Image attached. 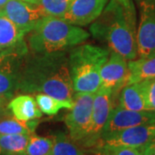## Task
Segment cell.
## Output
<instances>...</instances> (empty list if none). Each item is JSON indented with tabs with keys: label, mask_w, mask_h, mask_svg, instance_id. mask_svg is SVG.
Instances as JSON below:
<instances>
[{
	"label": "cell",
	"mask_w": 155,
	"mask_h": 155,
	"mask_svg": "<svg viewBox=\"0 0 155 155\" xmlns=\"http://www.w3.org/2000/svg\"><path fill=\"white\" fill-rule=\"evenodd\" d=\"M73 0H39L38 5L48 16L61 18Z\"/></svg>",
	"instance_id": "7402d4cb"
},
{
	"label": "cell",
	"mask_w": 155,
	"mask_h": 155,
	"mask_svg": "<svg viewBox=\"0 0 155 155\" xmlns=\"http://www.w3.org/2000/svg\"><path fill=\"white\" fill-rule=\"evenodd\" d=\"M143 155H155V150L152 149L148 147H146L143 152Z\"/></svg>",
	"instance_id": "4316f807"
},
{
	"label": "cell",
	"mask_w": 155,
	"mask_h": 155,
	"mask_svg": "<svg viewBox=\"0 0 155 155\" xmlns=\"http://www.w3.org/2000/svg\"><path fill=\"white\" fill-rule=\"evenodd\" d=\"M29 135L0 134V152L3 155H26Z\"/></svg>",
	"instance_id": "e0dca14e"
},
{
	"label": "cell",
	"mask_w": 155,
	"mask_h": 155,
	"mask_svg": "<svg viewBox=\"0 0 155 155\" xmlns=\"http://www.w3.org/2000/svg\"><path fill=\"white\" fill-rule=\"evenodd\" d=\"M149 110L155 111V78L139 82Z\"/></svg>",
	"instance_id": "cb8c5ba5"
},
{
	"label": "cell",
	"mask_w": 155,
	"mask_h": 155,
	"mask_svg": "<svg viewBox=\"0 0 155 155\" xmlns=\"http://www.w3.org/2000/svg\"><path fill=\"white\" fill-rule=\"evenodd\" d=\"M134 2L139 12L138 57H155V0H134Z\"/></svg>",
	"instance_id": "52a82bcc"
},
{
	"label": "cell",
	"mask_w": 155,
	"mask_h": 155,
	"mask_svg": "<svg viewBox=\"0 0 155 155\" xmlns=\"http://www.w3.org/2000/svg\"><path fill=\"white\" fill-rule=\"evenodd\" d=\"M22 1H25V2H28V3H31V4H35V5H38L39 0H22Z\"/></svg>",
	"instance_id": "f546056e"
},
{
	"label": "cell",
	"mask_w": 155,
	"mask_h": 155,
	"mask_svg": "<svg viewBox=\"0 0 155 155\" xmlns=\"http://www.w3.org/2000/svg\"><path fill=\"white\" fill-rule=\"evenodd\" d=\"M155 138V122L128 127L102 138L99 145L146 148Z\"/></svg>",
	"instance_id": "9c48e42d"
},
{
	"label": "cell",
	"mask_w": 155,
	"mask_h": 155,
	"mask_svg": "<svg viewBox=\"0 0 155 155\" xmlns=\"http://www.w3.org/2000/svg\"><path fill=\"white\" fill-rule=\"evenodd\" d=\"M147 147H150V148H152V149L155 150V138L150 142L149 144L147 145Z\"/></svg>",
	"instance_id": "f1b7e54d"
},
{
	"label": "cell",
	"mask_w": 155,
	"mask_h": 155,
	"mask_svg": "<svg viewBox=\"0 0 155 155\" xmlns=\"http://www.w3.org/2000/svg\"><path fill=\"white\" fill-rule=\"evenodd\" d=\"M1 12L25 34L29 33L41 19L48 16L39 5L22 0H10Z\"/></svg>",
	"instance_id": "ba28073f"
},
{
	"label": "cell",
	"mask_w": 155,
	"mask_h": 155,
	"mask_svg": "<svg viewBox=\"0 0 155 155\" xmlns=\"http://www.w3.org/2000/svg\"><path fill=\"white\" fill-rule=\"evenodd\" d=\"M18 90L72 101L74 90L67 52L26 54L18 73Z\"/></svg>",
	"instance_id": "6da1fadb"
},
{
	"label": "cell",
	"mask_w": 155,
	"mask_h": 155,
	"mask_svg": "<svg viewBox=\"0 0 155 155\" xmlns=\"http://www.w3.org/2000/svg\"><path fill=\"white\" fill-rule=\"evenodd\" d=\"M118 102L123 109L134 111L149 110L140 83L127 84L121 90Z\"/></svg>",
	"instance_id": "9a60e30c"
},
{
	"label": "cell",
	"mask_w": 155,
	"mask_h": 155,
	"mask_svg": "<svg viewBox=\"0 0 155 155\" xmlns=\"http://www.w3.org/2000/svg\"><path fill=\"white\" fill-rule=\"evenodd\" d=\"M109 0H73L67 12L61 17L76 26H85L97 20Z\"/></svg>",
	"instance_id": "4fadbf2b"
},
{
	"label": "cell",
	"mask_w": 155,
	"mask_h": 155,
	"mask_svg": "<svg viewBox=\"0 0 155 155\" xmlns=\"http://www.w3.org/2000/svg\"><path fill=\"white\" fill-rule=\"evenodd\" d=\"M0 155H3V154H2V153H1V152H0Z\"/></svg>",
	"instance_id": "4dcf8cb0"
},
{
	"label": "cell",
	"mask_w": 155,
	"mask_h": 155,
	"mask_svg": "<svg viewBox=\"0 0 155 155\" xmlns=\"http://www.w3.org/2000/svg\"><path fill=\"white\" fill-rule=\"evenodd\" d=\"M154 122V110H129L123 109L120 106H116L114 107L110 116L106 122L105 127L102 134V138L128 127Z\"/></svg>",
	"instance_id": "30bf717a"
},
{
	"label": "cell",
	"mask_w": 155,
	"mask_h": 155,
	"mask_svg": "<svg viewBox=\"0 0 155 155\" xmlns=\"http://www.w3.org/2000/svg\"><path fill=\"white\" fill-rule=\"evenodd\" d=\"M9 113H8V110L5 109H0V121H2L3 119L5 118H7L9 117Z\"/></svg>",
	"instance_id": "484cf974"
},
{
	"label": "cell",
	"mask_w": 155,
	"mask_h": 155,
	"mask_svg": "<svg viewBox=\"0 0 155 155\" xmlns=\"http://www.w3.org/2000/svg\"><path fill=\"white\" fill-rule=\"evenodd\" d=\"M35 98L41 111L48 116H54L62 109L71 110L73 105V101L58 99L44 93H37Z\"/></svg>",
	"instance_id": "ac0fdd59"
},
{
	"label": "cell",
	"mask_w": 155,
	"mask_h": 155,
	"mask_svg": "<svg viewBox=\"0 0 155 155\" xmlns=\"http://www.w3.org/2000/svg\"><path fill=\"white\" fill-rule=\"evenodd\" d=\"M38 126L37 121L22 122L15 117H7L0 121V134H31L34 133L35 127Z\"/></svg>",
	"instance_id": "d6986e66"
},
{
	"label": "cell",
	"mask_w": 155,
	"mask_h": 155,
	"mask_svg": "<svg viewBox=\"0 0 155 155\" xmlns=\"http://www.w3.org/2000/svg\"><path fill=\"white\" fill-rule=\"evenodd\" d=\"M25 35L0 11V57H23L28 54Z\"/></svg>",
	"instance_id": "8fae6325"
},
{
	"label": "cell",
	"mask_w": 155,
	"mask_h": 155,
	"mask_svg": "<svg viewBox=\"0 0 155 155\" xmlns=\"http://www.w3.org/2000/svg\"><path fill=\"white\" fill-rule=\"evenodd\" d=\"M54 146L53 137H42L35 134L29 135L26 155H50Z\"/></svg>",
	"instance_id": "44dd1931"
},
{
	"label": "cell",
	"mask_w": 155,
	"mask_h": 155,
	"mask_svg": "<svg viewBox=\"0 0 155 155\" xmlns=\"http://www.w3.org/2000/svg\"><path fill=\"white\" fill-rule=\"evenodd\" d=\"M110 54V50L91 44L72 48L68 54V61L75 92L96 93L99 90L101 70Z\"/></svg>",
	"instance_id": "277c9868"
},
{
	"label": "cell",
	"mask_w": 155,
	"mask_h": 155,
	"mask_svg": "<svg viewBox=\"0 0 155 155\" xmlns=\"http://www.w3.org/2000/svg\"><path fill=\"white\" fill-rule=\"evenodd\" d=\"M97 149V155H143L145 148H133L121 146L99 145Z\"/></svg>",
	"instance_id": "603a6c76"
},
{
	"label": "cell",
	"mask_w": 155,
	"mask_h": 155,
	"mask_svg": "<svg viewBox=\"0 0 155 155\" xmlns=\"http://www.w3.org/2000/svg\"><path fill=\"white\" fill-rule=\"evenodd\" d=\"M50 155H84V153L70 137L60 133L54 136V146Z\"/></svg>",
	"instance_id": "ffe728a7"
},
{
	"label": "cell",
	"mask_w": 155,
	"mask_h": 155,
	"mask_svg": "<svg viewBox=\"0 0 155 155\" xmlns=\"http://www.w3.org/2000/svg\"><path fill=\"white\" fill-rule=\"evenodd\" d=\"M96 93H78L73 95V105L65 118L69 137L78 144L87 133L92 116Z\"/></svg>",
	"instance_id": "8992f818"
},
{
	"label": "cell",
	"mask_w": 155,
	"mask_h": 155,
	"mask_svg": "<svg viewBox=\"0 0 155 155\" xmlns=\"http://www.w3.org/2000/svg\"><path fill=\"white\" fill-rule=\"evenodd\" d=\"M137 17L133 0H110L98 18L90 27L94 38L127 61L138 57Z\"/></svg>",
	"instance_id": "7a4b0ae2"
},
{
	"label": "cell",
	"mask_w": 155,
	"mask_h": 155,
	"mask_svg": "<svg viewBox=\"0 0 155 155\" xmlns=\"http://www.w3.org/2000/svg\"><path fill=\"white\" fill-rule=\"evenodd\" d=\"M8 98H10V97L0 94V109H5Z\"/></svg>",
	"instance_id": "d4e9b609"
},
{
	"label": "cell",
	"mask_w": 155,
	"mask_h": 155,
	"mask_svg": "<svg viewBox=\"0 0 155 155\" xmlns=\"http://www.w3.org/2000/svg\"><path fill=\"white\" fill-rule=\"evenodd\" d=\"M128 78L127 84L139 83L155 78V57L139 58L127 61Z\"/></svg>",
	"instance_id": "2e32d148"
},
{
	"label": "cell",
	"mask_w": 155,
	"mask_h": 155,
	"mask_svg": "<svg viewBox=\"0 0 155 155\" xmlns=\"http://www.w3.org/2000/svg\"><path fill=\"white\" fill-rule=\"evenodd\" d=\"M115 96L110 90L101 87L96 92L91 125L78 146L85 148H96L99 146L104 128L114 109Z\"/></svg>",
	"instance_id": "5b68a950"
},
{
	"label": "cell",
	"mask_w": 155,
	"mask_h": 155,
	"mask_svg": "<svg viewBox=\"0 0 155 155\" xmlns=\"http://www.w3.org/2000/svg\"><path fill=\"white\" fill-rule=\"evenodd\" d=\"M8 110L14 117L22 122L41 118L42 112L39 109L35 98L30 95H20L8 104Z\"/></svg>",
	"instance_id": "5bb4252c"
},
{
	"label": "cell",
	"mask_w": 155,
	"mask_h": 155,
	"mask_svg": "<svg viewBox=\"0 0 155 155\" xmlns=\"http://www.w3.org/2000/svg\"><path fill=\"white\" fill-rule=\"evenodd\" d=\"M10 0H0V11L3 10V8L5 6V5Z\"/></svg>",
	"instance_id": "83f0119b"
},
{
	"label": "cell",
	"mask_w": 155,
	"mask_h": 155,
	"mask_svg": "<svg viewBox=\"0 0 155 155\" xmlns=\"http://www.w3.org/2000/svg\"><path fill=\"white\" fill-rule=\"evenodd\" d=\"M28 34V46L33 53L37 54L65 51L76 47L90 36L79 26L51 16L41 19Z\"/></svg>",
	"instance_id": "3957f363"
},
{
	"label": "cell",
	"mask_w": 155,
	"mask_h": 155,
	"mask_svg": "<svg viewBox=\"0 0 155 155\" xmlns=\"http://www.w3.org/2000/svg\"><path fill=\"white\" fill-rule=\"evenodd\" d=\"M127 60L116 52H111L101 70V88L110 90L116 95L127 83Z\"/></svg>",
	"instance_id": "7c38bea8"
}]
</instances>
